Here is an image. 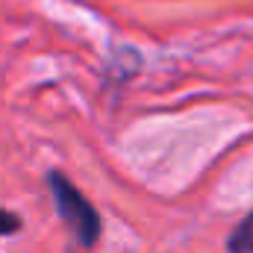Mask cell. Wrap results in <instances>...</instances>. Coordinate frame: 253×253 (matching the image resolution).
<instances>
[{"label": "cell", "instance_id": "obj_1", "mask_svg": "<svg viewBox=\"0 0 253 253\" xmlns=\"http://www.w3.org/2000/svg\"><path fill=\"white\" fill-rule=\"evenodd\" d=\"M47 189H50L53 206H56L59 218L65 221V227L71 230V236L83 248H94L103 236V221H100L97 209L91 206V200L62 171H47Z\"/></svg>", "mask_w": 253, "mask_h": 253}, {"label": "cell", "instance_id": "obj_2", "mask_svg": "<svg viewBox=\"0 0 253 253\" xmlns=\"http://www.w3.org/2000/svg\"><path fill=\"white\" fill-rule=\"evenodd\" d=\"M227 253H253V212H248L230 233Z\"/></svg>", "mask_w": 253, "mask_h": 253}, {"label": "cell", "instance_id": "obj_3", "mask_svg": "<svg viewBox=\"0 0 253 253\" xmlns=\"http://www.w3.org/2000/svg\"><path fill=\"white\" fill-rule=\"evenodd\" d=\"M21 227H24L21 224V215L0 206V236H15V233H21Z\"/></svg>", "mask_w": 253, "mask_h": 253}]
</instances>
